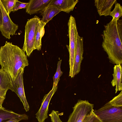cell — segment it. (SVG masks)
I'll use <instances>...</instances> for the list:
<instances>
[{
  "label": "cell",
  "mask_w": 122,
  "mask_h": 122,
  "mask_svg": "<svg viewBox=\"0 0 122 122\" xmlns=\"http://www.w3.org/2000/svg\"><path fill=\"white\" fill-rule=\"evenodd\" d=\"M102 46L110 62L122 64V20H112L104 25Z\"/></svg>",
  "instance_id": "obj_1"
},
{
  "label": "cell",
  "mask_w": 122,
  "mask_h": 122,
  "mask_svg": "<svg viewBox=\"0 0 122 122\" xmlns=\"http://www.w3.org/2000/svg\"><path fill=\"white\" fill-rule=\"evenodd\" d=\"M0 65L13 82L21 69H24L29 63L22 49L6 41L4 45L0 47Z\"/></svg>",
  "instance_id": "obj_2"
},
{
  "label": "cell",
  "mask_w": 122,
  "mask_h": 122,
  "mask_svg": "<svg viewBox=\"0 0 122 122\" xmlns=\"http://www.w3.org/2000/svg\"><path fill=\"white\" fill-rule=\"evenodd\" d=\"M68 32L69 38V45L67 46L69 53V60L70 72L69 76L74 77L73 71L76 45V39L78 32L75 18L71 15L68 23Z\"/></svg>",
  "instance_id": "obj_3"
},
{
  "label": "cell",
  "mask_w": 122,
  "mask_h": 122,
  "mask_svg": "<svg viewBox=\"0 0 122 122\" xmlns=\"http://www.w3.org/2000/svg\"><path fill=\"white\" fill-rule=\"evenodd\" d=\"M39 17L35 15L28 20L25 26L24 40L23 50L29 57L35 50L34 43L36 29L37 25L40 20Z\"/></svg>",
  "instance_id": "obj_4"
},
{
  "label": "cell",
  "mask_w": 122,
  "mask_h": 122,
  "mask_svg": "<svg viewBox=\"0 0 122 122\" xmlns=\"http://www.w3.org/2000/svg\"><path fill=\"white\" fill-rule=\"evenodd\" d=\"M93 112L102 122H122V107L114 106L108 102Z\"/></svg>",
  "instance_id": "obj_5"
},
{
  "label": "cell",
  "mask_w": 122,
  "mask_h": 122,
  "mask_svg": "<svg viewBox=\"0 0 122 122\" xmlns=\"http://www.w3.org/2000/svg\"><path fill=\"white\" fill-rule=\"evenodd\" d=\"M94 104L88 101L78 100L67 122H82L85 117L93 109Z\"/></svg>",
  "instance_id": "obj_6"
},
{
  "label": "cell",
  "mask_w": 122,
  "mask_h": 122,
  "mask_svg": "<svg viewBox=\"0 0 122 122\" xmlns=\"http://www.w3.org/2000/svg\"><path fill=\"white\" fill-rule=\"evenodd\" d=\"M0 7L2 14V22L0 27L1 34L6 39H10V36H13L18 28V26L14 23L10 19L9 15L1 0H0Z\"/></svg>",
  "instance_id": "obj_7"
},
{
  "label": "cell",
  "mask_w": 122,
  "mask_h": 122,
  "mask_svg": "<svg viewBox=\"0 0 122 122\" xmlns=\"http://www.w3.org/2000/svg\"><path fill=\"white\" fill-rule=\"evenodd\" d=\"M24 69L21 68L19 72L16 79L12 82L13 89L15 92L20 98L23 104L24 109L26 112L29 111L30 106L26 100L24 92L23 74Z\"/></svg>",
  "instance_id": "obj_8"
},
{
  "label": "cell",
  "mask_w": 122,
  "mask_h": 122,
  "mask_svg": "<svg viewBox=\"0 0 122 122\" xmlns=\"http://www.w3.org/2000/svg\"><path fill=\"white\" fill-rule=\"evenodd\" d=\"M57 86H53L52 89L47 94L45 95L42 100L41 107L36 114V118L38 122H45L47 118L48 107L51 100L57 89Z\"/></svg>",
  "instance_id": "obj_9"
},
{
  "label": "cell",
  "mask_w": 122,
  "mask_h": 122,
  "mask_svg": "<svg viewBox=\"0 0 122 122\" xmlns=\"http://www.w3.org/2000/svg\"><path fill=\"white\" fill-rule=\"evenodd\" d=\"M83 40L82 37L77 34L76 39V51L75 56L74 65L73 71L74 76L78 74L80 71L81 65L83 59Z\"/></svg>",
  "instance_id": "obj_10"
},
{
  "label": "cell",
  "mask_w": 122,
  "mask_h": 122,
  "mask_svg": "<svg viewBox=\"0 0 122 122\" xmlns=\"http://www.w3.org/2000/svg\"><path fill=\"white\" fill-rule=\"evenodd\" d=\"M52 0H30L26 8V12L31 15L40 13L46 7L50 5Z\"/></svg>",
  "instance_id": "obj_11"
},
{
  "label": "cell",
  "mask_w": 122,
  "mask_h": 122,
  "mask_svg": "<svg viewBox=\"0 0 122 122\" xmlns=\"http://www.w3.org/2000/svg\"><path fill=\"white\" fill-rule=\"evenodd\" d=\"M116 0H95V6L100 16L109 15L113 5L117 3Z\"/></svg>",
  "instance_id": "obj_12"
},
{
  "label": "cell",
  "mask_w": 122,
  "mask_h": 122,
  "mask_svg": "<svg viewBox=\"0 0 122 122\" xmlns=\"http://www.w3.org/2000/svg\"><path fill=\"white\" fill-rule=\"evenodd\" d=\"M78 0H52L50 5L55 6L62 11L69 13L72 11Z\"/></svg>",
  "instance_id": "obj_13"
},
{
  "label": "cell",
  "mask_w": 122,
  "mask_h": 122,
  "mask_svg": "<svg viewBox=\"0 0 122 122\" xmlns=\"http://www.w3.org/2000/svg\"><path fill=\"white\" fill-rule=\"evenodd\" d=\"M12 118H15L20 121L27 120L28 119V116L25 114L16 113L3 107L0 108V122H6Z\"/></svg>",
  "instance_id": "obj_14"
},
{
  "label": "cell",
  "mask_w": 122,
  "mask_h": 122,
  "mask_svg": "<svg viewBox=\"0 0 122 122\" xmlns=\"http://www.w3.org/2000/svg\"><path fill=\"white\" fill-rule=\"evenodd\" d=\"M122 65L119 64L115 65L113 68V73L112 74L113 79L111 81L112 86H116L115 93L118 91H122Z\"/></svg>",
  "instance_id": "obj_15"
},
{
  "label": "cell",
  "mask_w": 122,
  "mask_h": 122,
  "mask_svg": "<svg viewBox=\"0 0 122 122\" xmlns=\"http://www.w3.org/2000/svg\"><path fill=\"white\" fill-rule=\"evenodd\" d=\"M61 11V10L55 6L49 5L40 13L42 16L41 20L46 24Z\"/></svg>",
  "instance_id": "obj_16"
},
{
  "label": "cell",
  "mask_w": 122,
  "mask_h": 122,
  "mask_svg": "<svg viewBox=\"0 0 122 122\" xmlns=\"http://www.w3.org/2000/svg\"><path fill=\"white\" fill-rule=\"evenodd\" d=\"M46 24L40 20L37 25L34 46L35 50H41L42 46L41 39L45 33L44 27Z\"/></svg>",
  "instance_id": "obj_17"
},
{
  "label": "cell",
  "mask_w": 122,
  "mask_h": 122,
  "mask_svg": "<svg viewBox=\"0 0 122 122\" xmlns=\"http://www.w3.org/2000/svg\"><path fill=\"white\" fill-rule=\"evenodd\" d=\"M0 89L7 91L9 90L13 91V83L10 78L1 68L0 69Z\"/></svg>",
  "instance_id": "obj_18"
},
{
  "label": "cell",
  "mask_w": 122,
  "mask_h": 122,
  "mask_svg": "<svg viewBox=\"0 0 122 122\" xmlns=\"http://www.w3.org/2000/svg\"><path fill=\"white\" fill-rule=\"evenodd\" d=\"M109 15L112 17V20H117L119 19L122 15V6L120 4H115L114 9L111 11Z\"/></svg>",
  "instance_id": "obj_19"
},
{
  "label": "cell",
  "mask_w": 122,
  "mask_h": 122,
  "mask_svg": "<svg viewBox=\"0 0 122 122\" xmlns=\"http://www.w3.org/2000/svg\"><path fill=\"white\" fill-rule=\"evenodd\" d=\"M62 60L58 61L56 72L53 77V86H57L59 81L60 80V77L62 75L63 72L61 70V66Z\"/></svg>",
  "instance_id": "obj_20"
},
{
  "label": "cell",
  "mask_w": 122,
  "mask_h": 122,
  "mask_svg": "<svg viewBox=\"0 0 122 122\" xmlns=\"http://www.w3.org/2000/svg\"><path fill=\"white\" fill-rule=\"evenodd\" d=\"M8 14L12 12L16 0H1Z\"/></svg>",
  "instance_id": "obj_21"
},
{
  "label": "cell",
  "mask_w": 122,
  "mask_h": 122,
  "mask_svg": "<svg viewBox=\"0 0 122 122\" xmlns=\"http://www.w3.org/2000/svg\"><path fill=\"white\" fill-rule=\"evenodd\" d=\"M94 110L93 109L85 117L82 122H102L94 113Z\"/></svg>",
  "instance_id": "obj_22"
},
{
  "label": "cell",
  "mask_w": 122,
  "mask_h": 122,
  "mask_svg": "<svg viewBox=\"0 0 122 122\" xmlns=\"http://www.w3.org/2000/svg\"><path fill=\"white\" fill-rule=\"evenodd\" d=\"M111 105L116 107H122V91L108 102Z\"/></svg>",
  "instance_id": "obj_23"
},
{
  "label": "cell",
  "mask_w": 122,
  "mask_h": 122,
  "mask_svg": "<svg viewBox=\"0 0 122 122\" xmlns=\"http://www.w3.org/2000/svg\"><path fill=\"white\" fill-rule=\"evenodd\" d=\"M59 114L58 111L52 110L51 113L49 114L51 122H62L59 117Z\"/></svg>",
  "instance_id": "obj_24"
},
{
  "label": "cell",
  "mask_w": 122,
  "mask_h": 122,
  "mask_svg": "<svg viewBox=\"0 0 122 122\" xmlns=\"http://www.w3.org/2000/svg\"><path fill=\"white\" fill-rule=\"evenodd\" d=\"M28 4V3H23L16 0L12 12H14L20 9H26Z\"/></svg>",
  "instance_id": "obj_25"
},
{
  "label": "cell",
  "mask_w": 122,
  "mask_h": 122,
  "mask_svg": "<svg viewBox=\"0 0 122 122\" xmlns=\"http://www.w3.org/2000/svg\"><path fill=\"white\" fill-rule=\"evenodd\" d=\"M7 91L0 89V108L2 107V104L5 99Z\"/></svg>",
  "instance_id": "obj_26"
},
{
  "label": "cell",
  "mask_w": 122,
  "mask_h": 122,
  "mask_svg": "<svg viewBox=\"0 0 122 122\" xmlns=\"http://www.w3.org/2000/svg\"><path fill=\"white\" fill-rule=\"evenodd\" d=\"M2 14L1 10L0 7V27L1 26L2 22Z\"/></svg>",
  "instance_id": "obj_27"
},
{
  "label": "cell",
  "mask_w": 122,
  "mask_h": 122,
  "mask_svg": "<svg viewBox=\"0 0 122 122\" xmlns=\"http://www.w3.org/2000/svg\"><path fill=\"white\" fill-rule=\"evenodd\" d=\"M19 120L15 118H12L6 122H19Z\"/></svg>",
  "instance_id": "obj_28"
}]
</instances>
